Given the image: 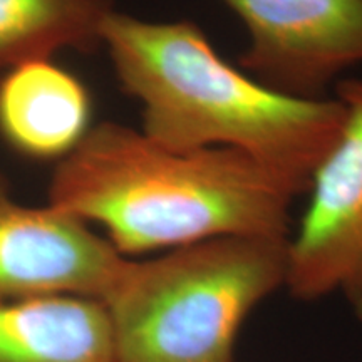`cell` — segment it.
<instances>
[{
  "label": "cell",
  "instance_id": "cell-1",
  "mask_svg": "<svg viewBox=\"0 0 362 362\" xmlns=\"http://www.w3.org/2000/svg\"><path fill=\"white\" fill-rule=\"evenodd\" d=\"M101 47L117 81L143 107V133L171 151L245 153L292 197L309 192L337 141L346 107L267 88L216 54L192 21L153 22L115 11Z\"/></svg>",
  "mask_w": 362,
  "mask_h": 362
},
{
  "label": "cell",
  "instance_id": "cell-2",
  "mask_svg": "<svg viewBox=\"0 0 362 362\" xmlns=\"http://www.w3.org/2000/svg\"><path fill=\"white\" fill-rule=\"evenodd\" d=\"M292 194L245 153H178L141 129L89 128L57 163L49 205L96 223L128 259L220 237H291Z\"/></svg>",
  "mask_w": 362,
  "mask_h": 362
},
{
  "label": "cell",
  "instance_id": "cell-3",
  "mask_svg": "<svg viewBox=\"0 0 362 362\" xmlns=\"http://www.w3.org/2000/svg\"><path fill=\"white\" fill-rule=\"evenodd\" d=\"M288 238L220 237L126 260L101 298L116 362H235L247 317L285 285Z\"/></svg>",
  "mask_w": 362,
  "mask_h": 362
},
{
  "label": "cell",
  "instance_id": "cell-4",
  "mask_svg": "<svg viewBox=\"0 0 362 362\" xmlns=\"http://www.w3.org/2000/svg\"><path fill=\"white\" fill-rule=\"evenodd\" d=\"M346 107L337 141L310 180V200L288 238L285 287L300 300L341 292L362 320V79L337 84Z\"/></svg>",
  "mask_w": 362,
  "mask_h": 362
},
{
  "label": "cell",
  "instance_id": "cell-5",
  "mask_svg": "<svg viewBox=\"0 0 362 362\" xmlns=\"http://www.w3.org/2000/svg\"><path fill=\"white\" fill-rule=\"evenodd\" d=\"M250 44L240 64L267 88L319 99L344 71L362 64V0H221Z\"/></svg>",
  "mask_w": 362,
  "mask_h": 362
},
{
  "label": "cell",
  "instance_id": "cell-6",
  "mask_svg": "<svg viewBox=\"0 0 362 362\" xmlns=\"http://www.w3.org/2000/svg\"><path fill=\"white\" fill-rule=\"evenodd\" d=\"M126 260L83 220L22 205L0 173V300L52 293L101 300Z\"/></svg>",
  "mask_w": 362,
  "mask_h": 362
},
{
  "label": "cell",
  "instance_id": "cell-7",
  "mask_svg": "<svg viewBox=\"0 0 362 362\" xmlns=\"http://www.w3.org/2000/svg\"><path fill=\"white\" fill-rule=\"evenodd\" d=\"M89 117L88 89L51 59L0 78V134L22 155L61 161L89 131Z\"/></svg>",
  "mask_w": 362,
  "mask_h": 362
},
{
  "label": "cell",
  "instance_id": "cell-8",
  "mask_svg": "<svg viewBox=\"0 0 362 362\" xmlns=\"http://www.w3.org/2000/svg\"><path fill=\"white\" fill-rule=\"evenodd\" d=\"M0 362H116L103 302L67 293L0 300Z\"/></svg>",
  "mask_w": 362,
  "mask_h": 362
},
{
  "label": "cell",
  "instance_id": "cell-9",
  "mask_svg": "<svg viewBox=\"0 0 362 362\" xmlns=\"http://www.w3.org/2000/svg\"><path fill=\"white\" fill-rule=\"evenodd\" d=\"M112 0H0V78L24 62L101 47Z\"/></svg>",
  "mask_w": 362,
  "mask_h": 362
}]
</instances>
